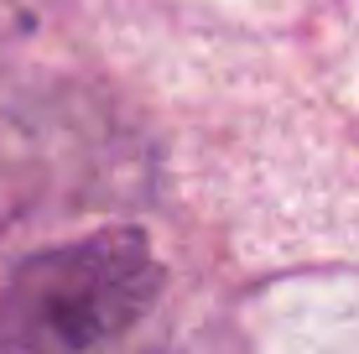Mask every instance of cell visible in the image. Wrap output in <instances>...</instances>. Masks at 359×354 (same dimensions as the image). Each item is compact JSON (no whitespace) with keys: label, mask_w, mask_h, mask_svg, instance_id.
<instances>
[{"label":"cell","mask_w":359,"mask_h":354,"mask_svg":"<svg viewBox=\"0 0 359 354\" xmlns=\"http://www.w3.org/2000/svg\"><path fill=\"white\" fill-rule=\"evenodd\" d=\"M32 27V0H0V42L21 36Z\"/></svg>","instance_id":"cell-2"},{"label":"cell","mask_w":359,"mask_h":354,"mask_svg":"<svg viewBox=\"0 0 359 354\" xmlns=\"http://www.w3.org/2000/svg\"><path fill=\"white\" fill-rule=\"evenodd\" d=\"M156 292L162 266L141 229L42 250L0 287V354H94L141 323Z\"/></svg>","instance_id":"cell-1"}]
</instances>
